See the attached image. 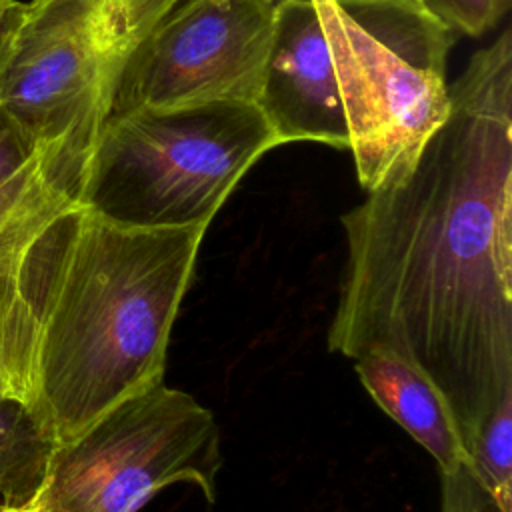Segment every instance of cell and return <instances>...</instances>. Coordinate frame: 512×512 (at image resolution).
<instances>
[{
  "label": "cell",
  "instance_id": "obj_1",
  "mask_svg": "<svg viewBox=\"0 0 512 512\" xmlns=\"http://www.w3.org/2000/svg\"><path fill=\"white\" fill-rule=\"evenodd\" d=\"M410 172L344 212L328 348L418 370L470 446L512 394V32L472 54ZM472 460V458H470Z\"/></svg>",
  "mask_w": 512,
  "mask_h": 512
},
{
  "label": "cell",
  "instance_id": "obj_2",
  "mask_svg": "<svg viewBox=\"0 0 512 512\" xmlns=\"http://www.w3.org/2000/svg\"><path fill=\"white\" fill-rule=\"evenodd\" d=\"M206 230L124 226L60 196L0 242V390L54 448L164 382Z\"/></svg>",
  "mask_w": 512,
  "mask_h": 512
},
{
  "label": "cell",
  "instance_id": "obj_3",
  "mask_svg": "<svg viewBox=\"0 0 512 512\" xmlns=\"http://www.w3.org/2000/svg\"><path fill=\"white\" fill-rule=\"evenodd\" d=\"M454 32L420 0H286L258 108L278 144L350 150L366 192L402 180L450 112Z\"/></svg>",
  "mask_w": 512,
  "mask_h": 512
},
{
  "label": "cell",
  "instance_id": "obj_4",
  "mask_svg": "<svg viewBox=\"0 0 512 512\" xmlns=\"http://www.w3.org/2000/svg\"><path fill=\"white\" fill-rule=\"evenodd\" d=\"M278 140L258 104L112 112L94 142L80 202L134 228L210 226Z\"/></svg>",
  "mask_w": 512,
  "mask_h": 512
},
{
  "label": "cell",
  "instance_id": "obj_5",
  "mask_svg": "<svg viewBox=\"0 0 512 512\" xmlns=\"http://www.w3.org/2000/svg\"><path fill=\"white\" fill-rule=\"evenodd\" d=\"M178 2L24 0L0 78V108L36 146H60L86 176L130 56Z\"/></svg>",
  "mask_w": 512,
  "mask_h": 512
},
{
  "label": "cell",
  "instance_id": "obj_6",
  "mask_svg": "<svg viewBox=\"0 0 512 512\" xmlns=\"http://www.w3.org/2000/svg\"><path fill=\"white\" fill-rule=\"evenodd\" d=\"M222 464L214 414L160 382L52 450L46 470L50 512H138L178 482L214 502Z\"/></svg>",
  "mask_w": 512,
  "mask_h": 512
},
{
  "label": "cell",
  "instance_id": "obj_7",
  "mask_svg": "<svg viewBox=\"0 0 512 512\" xmlns=\"http://www.w3.org/2000/svg\"><path fill=\"white\" fill-rule=\"evenodd\" d=\"M274 14L272 0H180L130 56L110 114L258 104Z\"/></svg>",
  "mask_w": 512,
  "mask_h": 512
},
{
  "label": "cell",
  "instance_id": "obj_8",
  "mask_svg": "<svg viewBox=\"0 0 512 512\" xmlns=\"http://www.w3.org/2000/svg\"><path fill=\"white\" fill-rule=\"evenodd\" d=\"M354 370L374 402L436 460L440 474L470 470V454L448 408L418 370L380 350L356 358Z\"/></svg>",
  "mask_w": 512,
  "mask_h": 512
},
{
  "label": "cell",
  "instance_id": "obj_9",
  "mask_svg": "<svg viewBox=\"0 0 512 512\" xmlns=\"http://www.w3.org/2000/svg\"><path fill=\"white\" fill-rule=\"evenodd\" d=\"M84 170L58 146L38 144L32 158L0 184V242L30 212L46 202L76 194L80 198Z\"/></svg>",
  "mask_w": 512,
  "mask_h": 512
},
{
  "label": "cell",
  "instance_id": "obj_10",
  "mask_svg": "<svg viewBox=\"0 0 512 512\" xmlns=\"http://www.w3.org/2000/svg\"><path fill=\"white\" fill-rule=\"evenodd\" d=\"M52 450L30 414L0 390V502L26 498L42 484Z\"/></svg>",
  "mask_w": 512,
  "mask_h": 512
},
{
  "label": "cell",
  "instance_id": "obj_11",
  "mask_svg": "<svg viewBox=\"0 0 512 512\" xmlns=\"http://www.w3.org/2000/svg\"><path fill=\"white\" fill-rule=\"evenodd\" d=\"M470 472L496 512H512V394L488 416L470 446Z\"/></svg>",
  "mask_w": 512,
  "mask_h": 512
},
{
  "label": "cell",
  "instance_id": "obj_12",
  "mask_svg": "<svg viewBox=\"0 0 512 512\" xmlns=\"http://www.w3.org/2000/svg\"><path fill=\"white\" fill-rule=\"evenodd\" d=\"M452 32L480 36L508 12L510 0H420Z\"/></svg>",
  "mask_w": 512,
  "mask_h": 512
},
{
  "label": "cell",
  "instance_id": "obj_13",
  "mask_svg": "<svg viewBox=\"0 0 512 512\" xmlns=\"http://www.w3.org/2000/svg\"><path fill=\"white\" fill-rule=\"evenodd\" d=\"M442 478L440 512H488L490 500L468 468H458Z\"/></svg>",
  "mask_w": 512,
  "mask_h": 512
},
{
  "label": "cell",
  "instance_id": "obj_14",
  "mask_svg": "<svg viewBox=\"0 0 512 512\" xmlns=\"http://www.w3.org/2000/svg\"><path fill=\"white\" fill-rule=\"evenodd\" d=\"M36 148L14 118L0 108V184L14 176L32 158Z\"/></svg>",
  "mask_w": 512,
  "mask_h": 512
},
{
  "label": "cell",
  "instance_id": "obj_15",
  "mask_svg": "<svg viewBox=\"0 0 512 512\" xmlns=\"http://www.w3.org/2000/svg\"><path fill=\"white\" fill-rule=\"evenodd\" d=\"M24 20V0H0V78Z\"/></svg>",
  "mask_w": 512,
  "mask_h": 512
},
{
  "label": "cell",
  "instance_id": "obj_16",
  "mask_svg": "<svg viewBox=\"0 0 512 512\" xmlns=\"http://www.w3.org/2000/svg\"><path fill=\"white\" fill-rule=\"evenodd\" d=\"M0 512H50L46 476H44L42 484L30 496L20 498V500H2Z\"/></svg>",
  "mask_w": 512,
  "mask_h": 512
},
{
  "label": "cell",
  "instance_id": "obj_17",
  "mask_svg": "<svg viewBox=\"0 0 512 512\" xmlns=\"http://www.w3.org/2000/svg\"><path fill=\"white\" fill-rule=\"evenodd\" d=\"M274 4H280V2H286V0H272ZM340 4H352V2H364V0H336Z\"/></svg>",
  "mask_w": 512,
  "mask_h": 512
},
{
  "label": "cell",
  "instance_id": "obj_18",
  "mask_svg": "<svg viewBox=\"0 0 512 512\" xmlns=\"http://www.w3.org/2000/svg\"><path fill=\"white\" fill-rule=\"evenodd\" d=\"M26 2H40V0H26Z\"/></svg>",
  "mask_w": 512,
  "mask_h": 512
}]
</instances>
